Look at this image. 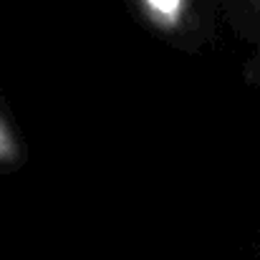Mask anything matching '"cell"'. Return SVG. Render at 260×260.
Here are the masks:
<instances>
[{
    "label": "cell",
    "mask_w": 260,
    "mask_h": 260,
    "mask_svg": "<svg viewBox=\"0 0 260 260\" xmlns=\"http://www.w3.org/2000/svg\"><path fill=\"white\" fill-rule=\"evenodd\" d=\"M147 3H149L159 15H165V18H170V20L179 13V5H182V0H147Z\"/></svg>",
    "instance_id": "cell-1"
}]
</instances>
